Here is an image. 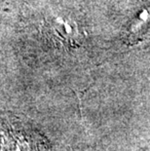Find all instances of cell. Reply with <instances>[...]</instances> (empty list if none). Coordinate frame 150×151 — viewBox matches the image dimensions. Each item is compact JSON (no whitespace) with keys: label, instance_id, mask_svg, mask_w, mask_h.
Returning <instances> with one entry per match:
<instances>
[{"label":"cell","instance_id":"cell-1","mask_svg":"<svg viewBox=\"0 0 150 151\" xmlns=\"http://www.w3.org/2000/svg\"><path fill=\"white\" fill-rule=\"evenodd\" d=\"M7 151H29V147L27 142H17L13 146H9Z\"/></svg>","mask_w":150,"mask_h":151}]
</instances>
